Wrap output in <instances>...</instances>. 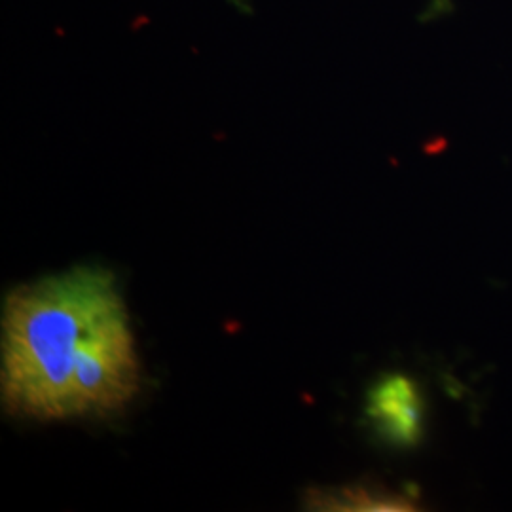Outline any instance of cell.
<instances>
[{"mask_svg":"<svg viewBox=\"0 0 512 512\" xmlns=\"http://www.w3.org/2000/svg\"><path fill=\"white\" fill-rule=\"evenodd\" d=\"M139 382L128 310L107 268L76 266L6 296L0 393L12 416H107Z\"/></svg>","mask_w":512,"mask_h":512,"instance_id":"obj_1","label":"cell"},{"mask_svg":"<svg viewBox=\"0 0 512 512\" xmlns=\"http://www.w3.org/2000/svg\"><path fill=\"white\" fill-rule=\"evenodd\" d=\"M311 511H412L414 503L404 495L391 494L376 486H344L317 490L313 488L304 499Z\"/></svg>","mask_w":512,"mask_h":512,"instance_id":"obj_3","label":"cell"},{"mask_svg":"<svg viewBox=\"0 0 512 512\" xmlns=\"http://www.w3.org/2000/svg\"><path fill=\"white\" fill-rule=\"evenodd\" d=\"M366 414L393 444L412 446L420 440L423 418L420 391L403 374L385 376L382 382L372 387Z\"/></svg>","mask_w":512,"mask_h":512,"instance_id":"obj_2","label":"cell"}]
</instances>
